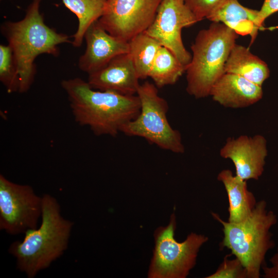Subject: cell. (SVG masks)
<instances>
[{
    "label": "cell",
    "instance_id": "cell-1",
    "mask_svg": "<svg viewBox=\"0 0 278 278\" xmlns=\"http://www.w3.org/2000/svg\"><path fill=\"white\" fill-rule=\"evenodd\" d=\"M61 85L76 122L88 127L97 136H116L140 112L137 95L95 90L79 77L63 80Z\"/></svg>",
    "mask_w": 278,
    "mask_h": 278
},
{
    "label": "cell",
    "instance_id": "cell-2",
    "mask_svg": "<svg viewBox=\"0 0 278 278\" xmlns=\"http://www.w3.org/2000/svg\"><path fill=\"white\" fill-rule=\"evenodd\" d=\"M41 0H32L22 20L6 21L2 24L1 31L11 48L20 77L19 93L27 92L36 74L34 63L42 54L57 57L59 45L72 43L68 35L59 33L47 26L40 13Z\"/></svg>",
    "mask_w": 278,
    "mask_h": 278
},
{
    "label": "cell",
    "instance_id": "cell-3",
    "mask_svg": "<svg viewBox=\"0 0 278 278\" xmlns=\"http://www.w3.org/2000/svg\"><path fill=\"white\" fill-rule=\"evenodd\" d=\"M42 199L39 228L26 231L23 240L12 242L8 249L16 258V268L28 278L34 277L64 254L74 224L62 217L56 198L46 194Z\"/></svg>",
    "mask_w": 278,
    "mask_h": 278
},
{
    "label": "cell",
    "instance_id": "cell-4",
    "mask_svg": "<svg viewBox=\"0 0 278 278\" xmlns=\"http://www.w3.org/2000/svg\"><path fill=\"white\" fill-rule=\"evenodd\" d=\"M212 215L222 225L220 247L229 249L239 259L248 278H259L266 255L274 246L270 229L277 222L276 215L267 210V203L262 200L247 218L238 222L225 221L215 213Z\"/></svg>",
    "mask_w": 278,
    "mask_h": 278
},
{
    "label": "cell",
    "instance_id": "cell-5",
    "mask_svg": "<svg viewBox=\"0 0 278 278\" xmlns=\"http://www.w3.org/2000/svg\"><path fill=\"white\" fill-rule=\"evenodd\" d=\"M238 36L220 22H213L199 31L191 46V61L186 67L189 95L197 99L210 95L214 84L225 73V64Z\"/></svg>",
    "mask_w": 278,
    "mask_h": 278
},
{
    "label": "cell",
    "instance_id": "cell-6",
    "mask_svg": "<svg viewBox=\"0 0 278 278\" xmlns=\"http://www.w3.org/2000/svg\"><path fill=\"white\" fill-rule=\"evenodd\" d=\"M136 95L141 103L140 112L135 118L124 125L120 132L129 136L143 137L166 150L184 152L181 134L169 124L167 116L168 103L159 96L157 86L145 81L140 84Z\"/></svg>",
    "mask_w": 278,
    "mask_h": 278
},
{
    "label": "cell",
    "instance_id": "cell-7",
    "mask_svg": "<svg viewBox=\"0 0 278 278\" xmlns=\"http://www.w3.org/2000/svg\"><path fill=\"white\" fill-rule=\"evenodd\" d=\"M176 228V216L172 214L167 226L155 230L148 277L185 278L196 265L199 249L208 238L191 233L184 241L178 242L174 238Z\"/></svg>",
    "mask_w": 278,
    "mask_h": 278
},
{
    "label": "cell",
    "instance_id": "cell-8",
    "mask_svg": "<svg viewBox=\"0 0 278 278\" xmlns=\"http://www.w3.org/2000/svg\"><path fill=\"white\" fill-rule=\"evenodd\" d=\"M42 197L29 185L17 184L0 175V230L16 235L38 227Z\"/></svg>",
    "mask_w": 278,
    "mask_h": 278
},
{
    "label": "cell",
    "instance_id": "cell-9",
    "mask_svg": "<svg viewBox=\"0 0 278 278\" xmlns=\"http://www.w3.org/2000/svg\"><path fill=\"white\" fill-rule=\"evenodd\" d=\"M162 0H108L98 19L110 34L129 42L154 21Z\"/></svg>",
    "mask_w": 278,
    "mask_h": 278
},
{
    "label": "cell",
    "instance_id": "cell-10",
    "mask_svg": "<svg viewBox=\"0 0 278 278\" xmlns=\"http://www.w3.org/2000/svg\"><path fill=\"white\" fill-rule=\"evenodd\" d=\"M198 22L184 0H162L154 21L144 32L168 49L186 67L192 55L183 44L182 30Z\"/></svg>",
    "mask_w": 278,
    "mask_h": 278
},
{
    "label": "cell",
    "instance_id": "cell-11",
    "mask_svg": "<svg viewBox=\"0 0 278 278\" xmlns=\"http://www.w3.org/2000/svg\"><path fill=\"white\" fill-rule=\"evenodd\" d=\"M220 154L233 162L237 176L246 181L258 180L264 172L267 155L266 141L258 134L229 138L221 148Z\"/></svg>",
    "mask_w": 278,
    "mask_h": 278
},
{
    "label": "cell",
    "instance_id": "cell-12",
    "mask_svg": "<svg viewBox=\"0 0 278 278\" xmlns=\"http://www.w3.org/2000/svg\"><path fill=\"white\" fill-rule=\"evenodd\" d=\"M98 20L85 33L86 49L78 60L79 68L88 75L103 68L116 56L129 53L128 42L110 34Z\"/></svg>",
    "mask_w": 278,
    "mask_h": 278
},
{
    "label": "cell",
    "instance_id": "cell-13",
    "mask_svg": "<svg viewBox=\"0 0 278 278\" xmlns=\"http://www.w3.org/2000/svg\"><path fill=\"white\" fill-rule=\"evenodd\" d=\"M139 77L129 53L118 55L101 69L88 75V82L97 90L136 95Z\"/></svg>",
    "mask_w": 278,
    "mask_h": 278
},
{
    "label": "cell",
    "instance_id": "cell-14",
    "mask_svg": "<svg viewBox=\"0 0 278 278\" xmlns=\"http://www.w3.org/2000/svg\"><path fill=\"white\" fill-rule=\"evenodd\" d=\"M261 86L234 74L225 73L213 85L210 95L220 105L231 108L251 106L263 96Z\"/></svg>",
    "mask_w": 278,
    "mask_h": 278
},
{
    "label": "cell",
    "instance_id": "cell-15",
    "mask_svg": "<svg viewBox=\"0 0 278 278\" xmlns=\"http://www.w3.org/2000/svg\"><path fill=\"white\" fill-rule=\"evenodd\" d=\"M206 19L224 24L238 35L250 36V45L255 41L258 31L264 29L259 10L245 7L237 0H222Z\"/></svg>",
    "mask_w": 278,
    "mask_h": 278
},
{
    "label": "cell",
    "instance_id": "cell-16",
    "mask_svg": "<svg viewBox=\"0 0 278 278\" xmlns=\"http://www.w3.org/2000/svg\"><path fill=\"white\" fill-rule=\"evenodd\" d=\"M217 180L222 183L228 195V221L243 220L251 213L257 202L253 194L248 190L247 181L234 176L229 169L221 170Z\"/></svg>",
    "mask_w": 278,
    "mask_h": 278
},
{
    "label": "cell",
    "instance_id": "cell-17",
    "mask_svg": "<svg viewBox=\"0 0 278 278\" xmlns=\"http://www.w3.org/2000/svg\"><path fill=\"white\" fill-rule=\"evenodd\" d=\"M225 73L241 76L259 86L269 76L267 64L249 48L235 44L232 49L224 66Z\"/></svg>",
    "mask_w": 278,
    "mask_h": 278
},
{
    "label": "cell",
    "instance_id": "cell-18",
    "mask_svg": "<svg viewBox=\"0 0 278 278\" xmlns=\"http://www.w3.org/2000/svg\"><path fill=\"white\" fill-rule=\"evenodd\" d=\"M61 1L78 20V28L73 36L72 44L75 47H79L82 44L86 30L102 15L108 0Z\"/></svg>",
    "mask_w": 278,
    "mask_h": 278
},
{
    "label": "cell",
    "instance_id": "cell-19",
    "mask_svg": "<svg viewBox=\"0 0 278 278\" xmlns=\"http://www.w3.org/2000/svg\"><path fill=\"white\" fill-rule=\"evenodd\" d=\"M186 66L167 48L161 46L149 73L157 88L172 85L185 72Z\"/></svg>",
    "mask_w": 278,
    "mask_h": 278
},
{
    "label": "cell",
    "instance_id": "cell-20",
    "mask_svg": "<svg viewBox=\"0 0 278 278\" xmlns=\"http://www.w3.org/2000/svg\"><path fill=\"white\" fill-rule=\"evenodd\" d=\"M128 43V53L140 79L148 77L151 66L162 46L145 32L134 37Z\"/></svg>",
    "mask_w": 278,
    "mask_h": 278
},
{
    "label": "cell",
    "instance_id": "cell-21",
    "mask_svg": "<svg viewBox=\"0 0 278 278\" xmlns=\"http://www.w3.org/2000/svg\"><path fill=\"white\" fill-rule=\"evenodd\" d=\"M0 81L9 93L19 92L20 77L10 46L0 45Z\"/></svg>",
    "mask_w": 278,
    "mask_h": 278
},
{
    "label": "cell",
    "instance_id": "cell-22",
    "mask_svg": "<svg viewBox=\"0 0 278 278\" xmlns=\"http://www.w3.org/2000/svg\"><path fill=\"white\" fill-rule=\"evenodd\" d=\"M227 255L215 272L206 278H248L247 270L237 258L229 259Z\"/></svg>",
    "mask_w": 278,
    "mask_h": 278
},
{
    "label": "cell",
    "instance_id": "cell-23",
    "mask_svg": "<svg viewBox=\"0 0 278 278\" xmlns=\"http://www.w3.org/2000/svg\"><path fill=\"white\" fill-rule=\"evenodd\" d=\"M222 0H184L187 7L199 22L206 19Z\"/></svg>",
    "mask_w": 278,
    "mask_h": 278
},
{
    "label": "cell",
    "instance_id": "cell-24",
    "mask_svg": "<svg viewBox=\"0 0 278 278\" xmlns=\"http://www.w3.org/2000/svg\"><path fill=\"white\" fill-rule=\"evenodd\" d=\"M278 11V0H264L259 14L261 21L264 23L265 19L270 15Z\"/></svg>",
    "mask_w": 278,
    "mask_h": 278
},
{
    "label": "cell",
    "instance_id": "cell-25",
    "mask_svg": "<svg viewBox=\"0 0 278 278\" xmlns=\"http://www.w3.org/2000/svg\"><path fill=\"white\" fill-rule=\"evenodd\" d=\"M271 266H267L265 264L262 269L264 274L263 276L265 278H278V248L276 252L270 259Z\"/></svg>",
    "mask_w": 278,
    "mask_h": 278
}]
</instances>
